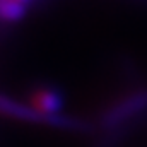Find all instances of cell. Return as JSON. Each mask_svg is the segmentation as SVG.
<instances>
[{"label": "cell", "mask_w": 147, "mask_h": 147, "mask_svg": "<svg viewBox=\"0 0 147 147\" xmlns=\"http://www.w3.org/2000/svg\"><path fill=\"white\" fill-rule=\"evenodd\" d=\"M0 108L5 116L19 120V121L38 123V125H46V127H55V128H62V130H72V132H87L89 130V125L79 118L65 116L62 113L46 115V113H41L36 108H33L29 103H21L9 96H2Z\"/></svg>", "instance_id": "6da1fadb"}, {"label": "cell", "mask_w": 147, "mask_h": 147, "mask_svg": "<svg viewBox=\"0 0 147 147\" xmlns=\"http://www.w3.org/2000/svg\"><path fill=\"white\" fill-rule=\"evenodd\" d=\"M147 110V91H135L130 92L118 101H115L111 106L103 111L99 118V125L106 130L116 128L121 123L135 118L142 111Z\"/></svg>", "instance_id": "7a4b0ae2"}, {"label": "cell", "mask_w": 147, "mask_h": 147, "mask_svg": "<svg viewBox=\"0 0 147 147\" xmlns=\"http://www.w3.org/2000/svg\"><path fill=\"white\" fill-rule=\"evenodd\" d=\"M28 103L41 113L57 115V113L62 111L63 96H62V92H58L53 87H38L36 91L31 92Z\"/></svg>", "instance_id": "3957f363"}, {"label": "cell", "mask_w": 147, "mask_h": 147, "mask_svg": "<svg viewBox=\"0 0 147 147\" xmlns=\"http://www.w3.org/2000/svg\"><path fill=\"white\" fill-rule=\"evenodd\" d=\"M26 5L12 0H0V14L3 22H17L26 16Z\"/></svg>", "instance_id": "277c9868"}]
</instances>
